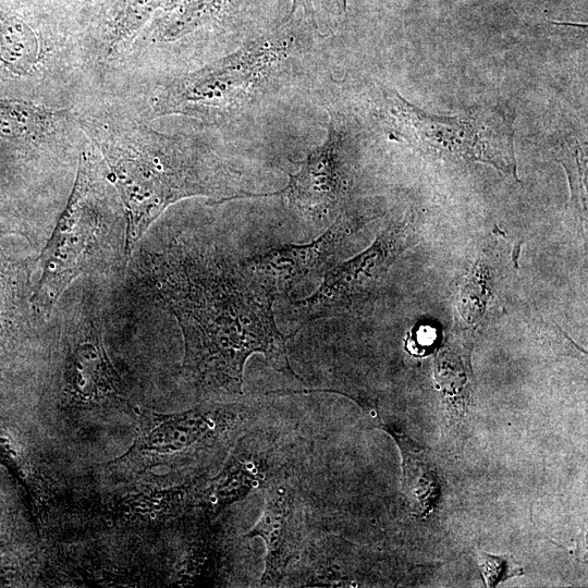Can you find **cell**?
<instances>
[{
    "label": "cell",
    "mask_w": 588,
    "mask_h": 588,
    "mask_svg": "<svg viewBox=\"0 0 588 588\" xmlns=\"http://www.w3.org/2000/svg\"><path fill=\"white\" fill-rule=\"evenodd\" d=\"M146 282L175 317L184 338L182 369L206 389L243 393L244 368L253 354L284 375L291 367L287 340L273 311L277 286L245 262L211 246L176 236L148 254Z\"/></svg>",
    "instance_id": "1"
},
{
    "label": "cell",
    "mask_w": 588,
    "mask_h": 588,
    "mask_svg": "<svg viewBox=\"0 0 588 588\" xmlns=\"http://www.w3.org/2000/svg\"><path fill=\"white\" fill-rule=\"evenodd\" d=\"M74 121L109 169L126 217V257L151 223L172 204L205 196L210 204L249 193L211 150L191 138L162 134L111 107L81 110Z\"/></svg>",
    "instance_id": "2"
},
{
    "label": "cell",
    "mask_w": 588,
    "mask_h": 588,
    "mask_svg": "<svg viewBox=\"0 0 588 588\" xmlns=\"http://www.w3.org/2000/svg\"><path fill=\"white\" fill-rule=\"evenodd\" d=\"M94 150L81 154L72 193L39 257L40 277L30 304L41 320L49 319L76 279L119 271L128 261L125 212Z\"/></svg>",
    "instance_id": "3"
},
{
    "label": "cell",
    "mask_w": 588,
    "mask_h": 588,
    "mask_svg": "<svg viewBox=\"0 0 588 588\" xmlns=\"http://www.w3.org/2000/svg\"><path fill=\"white\" fill-rule=\"evenodd\" d=\"M379 112L393 137L432 157L483 162L517 180L515 110L506 105L438 115L422 111L395 90L385 88Z\"/></svg>",
    "instance_id": "4"
},
{
    "label": "cell",
    "mask_w": 588,
    "mask_h": 588,
    "mask_svg": "<svg viewBox=\"0 0 588 588\" xmlns=\"http://www.w3.org/2000/svg\"><path fill=\"white\" fill-rule=\"evenodd\" d=\"M285 48L274 38L257 40L201 69L177 76L156 89L150 101L152 112L205 121L231 118L255 98L285 56Z\"/></svg>",
    "instance_id": "5"
},
{
    "label": "cell",
    "mask_w": 588,
    "mask_h": 588,
    "mask_svg": "<svg viewBox=\"0 0 588 588\" xmlns=\"http://www.w3.org/2000/svg\"><path fill=\"white\" fill-rule=\"evenodd\" d=\"M411 226L408 218L392 223L366 250L329 269L311 295L290 299V319L298 323L296 331L314 320L355 308L375 294L389 267L407 246Z\"/></svg>",
    "instance_id": "6"
},
{
    "label": "cell",
    "mask_w": 588,
    "mask_h": 588,
    "mask_svg": "<svg viewBox=\"0 0 588 588\" xmlns=\"http://www.w3.org/2000/svg\"><path fill=\"white\" fill-rule=\"evenodd\" d=\"M352 183L351 132L340 114L330 112L326 142L308 155L299 171L290 174L286 186L274 193H248L245 198L283 197L303 216L324 221L344 209Z\"/></svg>",
    "instance_id": "7"
},
{
    "label": "cell",
    "mask_w": 588,
    "mask_h": 588,
    "mask_svg": "<svg viewBox=\"0 0 588 588\" xmlns=\"http://www.w3.org/2000/svg\"><path fill=\"white\" fill-rule=\"evenodd\" d=\"M369 219L344 208L313 242L277 245L244 259V262L271 281L279 294L285 295L302 280L326 273L346 238Z\"/></svg>",
    "instance_id": "8"
},
{
    "label": "cell",
    "mask_w": 588,
    "mask_h": 588,
    "mask_svg": "<svg viewBox=\"0 0 588 588\" xmlns=\"http://www.w3.org/2000/svg\"><path fill=\"white\" fill-rule=\"evenodd\" d=\"M57 48L24 14L0 0L1 96L27 95L47 74Z\"/></svg>",
    "instance_id": "9"
},
{
    "label": "cell",
    "mask_w": 588,
    "mask_h": 588,
    "mask_svg": "<svg viewBox=\"0 0 588 588\" xmlns=\"http://www.w3.org/2000/svg\"><path fill=\"white\" fill-rule=\"evenodd\" d=\"M246 538H260L266 548L260 585L275 587L299 556L303 544L302 513L295 492L286 482H271L265 506Z\"/></svg>",
    "instance_id": "10"
},
{
    "label": "cell",
    "mask_w": 588,
    "mask_h": 588,
    "mask_svg": "<svg viewBox=\"0 0 588 588\" xmlns=\"http://www.w3.org/2000/svg\"><path fill=\"white\" fill-rule=\"evenodd\" d=\"M69 111L0 96V150L32 156L61 135Z\"/></svg>",
    "instance_id": "11"
},
{
    "label": "cell",
    "mask_w": 588,
    "mask_h": 588,
    "mask_svg": "<svg viewBox=\"0 0 588 588\" xmlns=\"http://www.w3.org/2000/svg\"><path fill=\"white\" fill-rule=\"evenodd\" d=\"M395 440L402 456V489L411 510L418 515H426L436 505L440 485L437 467L426 452L403 432L380 424Z\"/></svg>",
    "instance_id": "12"
},
{
    "label": "cell",
    "mask_w": 588,
    "mask_h": 588,
    "mask_svg": "<svg viewBox=\"0 0 588 588\" xmlns=\"http://www.w3.org/2000/svg\"><path fill=\"white\" fill-rule=\"evenodd\" d=\"M160 3L161 0H124L106 35V54L118 52L121 46L131 41Z\"/></svg>",
    "instance_id": "13"
},
{
    "label": "cell",
    "mask_w": 588,
    "mask_h": 588,
    "mask_svg": "<svg viewBox=\"0 0 588 588\" xmlns=\"http://www.w3.org/2000/svg\"><path fill=\"white\" fill-rule=\"evenodd\" d=\"M262 474L250 460L231 454L218 483V499L222 504H233L244 499L253 488L262 481Z\"/></svg>",
    "instance_id": "14"
},
{
    "label": "cell",
    "mask_w": 588,
    "mask_h": 588,
    "mask_svg": "<svg viewBox=\"0 0 588 588\" xmlns=\"http://www.w3.org/2000/svg\"><path fill=\"white\" fill-rule=\"evenodd\" d=\"M223 0H195L181 5L159 27L160 40H172L203 25Z\"/></svg>",
    "instance_id": "15"
},
{
    "label": "cell",
    "mask_w": 588,
    "mask_h": 588,
    "mask_svg": "<svg viewBox=\"0 0 588 588\" xmlns=\"http://www.w3.org/2000/svg\"><path fill=\"white\" fill-rule=\"evenodd\" d=\"M560 152L563 155L561 160L568 173L573 196H579L583 201L585 197L584 179L586 174L584 152L578 142L574 138L564 139L561 143Z\"/></svg>",
    "instance_id": "16"
},
{
    "label": "cell",
    "mask_w": 588,
    "mask_h": 588,
    "mask_svg": "<svg viewBox=\"0 0 588 588\" xmlns=\"http://www.w3.org/2000/svg\"><path fill=\"white\" fill-rule=\"evenodd\" d=\"M478 560L480 563L482 576L488 587H493L500 580L506 578L507 567L505 561H503L499 556H493L480 552V556Z\"/></svg>",
    "instance_id": "17"
},
{
    "label": "cell",
    "mask_w": 588,
    "mask_h": 588,
    "mask_svg": "<svg viewBox=\"0 0 588 588\" xmlns=\"http://www.w3.org/2000/svg\"><path fill=\"white\" fill-rule=\"evenodd\" d=\"M347 0H322L328 10H333L338 14H342L345 11Z\"/></svg>",
    "instance_id": "18"
},
{
    "label": "cell",
    "mask_w": 588,
    "mask_h": 588,
    "mask_svg": "<svg viewBox=\"0 0 588 588\" xmlns=\"http://www.w3.org/2000/svg\"><path fill=\"white\" fill-rule=\"evenodd\" d=\"M292 3H293V5H292V10H291L290 16H292V14H293L298 8H303V9L305 10V12L310 13V9H309V7H308V0H293Z\"/></svg>",
    "instance_id": "19"
},
{
    "label": "cell",
    "mask_w": 588,
    "mask_h": 588,
    "mask_svg": "<svg viewBox=\"0 0 588 588\" xmlns=\"http://www.w3.org/2000/svg\"><path fill=\"white\" fill-rule=\"evenodd\" d=\"M79 1H84V2H94V1H97V0H79Z\"/></svg>",
    "instance_id": "20"
},
{
    "label": "cell",
    "mask_w": 588,
    "mask_h": 588,
    "mask_svg": "<svg viewBox=\"0 0 588 588\" xmlns=\"http://www.w3.org/2000/svg\"><path fill=\"white\" fill-rule=\"evenodd\" d=\"M2 234H5V232H1V231H0V235H2Z\"/></svg>",
    "instance_id": "21"
}]
</instances>
